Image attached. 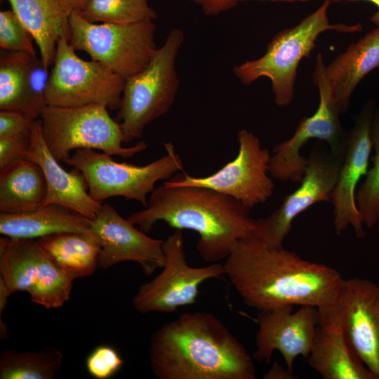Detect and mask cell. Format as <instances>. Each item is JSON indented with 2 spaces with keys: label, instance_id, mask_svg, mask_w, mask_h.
Here are the masks:
<instances>
[{
  "label": "cell",
  "instance_id": "obj_1",
  "mask_svg": "<svg viewBox=\"0 0 379 379\" xmlns=\"http://www.w3.org/2000/svg\"><path fill=\"white\" fill-rule=\"evenodd\" d=\"M223 266L244 304L258 312L286 305L318 308L343 279L334 268L253 237L238 240Z\"/></svg>",
  "mask_w": 379,
  "mask_h": 379
},
{
  "label": "cell",
  "instance_id": "obj_2",
  "mask_svg": "<svg viewBox=\"0 0 379 379\" xmlns=\"http://www.w3.org/2000/svg\"><path fill=\"white\" fill-rule=\"evenodd\" d=\"M152 372L159 379H255L253 359L214 314L183 313L150 338Z\"/></svg>",
  "mask_w": 379,
  "mask_h": 379
},
{
  "label": "cell",
  "instance_id": "obj_3",
  "mask_svg": "<svg viewBox=\"0 0 379 379\" xmlns=\"http://www.w3.org/2000/svg\"><path fill=\"white\" fill-rule=\"evenodd\" d=\"M250 209L213 189L163 184L150 194L145 209L127 219L145 233L159 221L175 230L196 232L198 253L214 263L226 259L238 240L253 236L255 220Z\"/></svg>",
  "mask_w": 379,
  "mask_h": 379
},
{
  "label": "cell",
  "instance_id": "obj_4",
  "mask_svg": "<svg viewBox=\"0 0 379 379\" xmlns=\"http://www.w3.org/2000/svg\"><path fill=\"white\" fill-rule=\"evenodd\" d=\"M331 4V0H324L298 24L279 32L260 58L234 65V76L244 85H250L261 77L268 78L275 104L280 107L288 106L294 98L299 64L314 49L319 35L331 30L355 33L362 29L361 23H331L328 10Z\"/></svg>",
  "mask_w": 379,
  "mask_h": 379
},
{
  "label": "cell",
  "instance_id": "obj_5",
  "mask_svg": "<svg viewBox=\"0 0 379 379\" xmlns=\"http://www.w3.org/2000/svg\"><path fill=\"white\" fill-rule=\"evenodd\" d=\"M184 37L182 29L170 30L147 65L126 79L116 118L124 143L141 138L145 127L173 105L180 86L175 60Z\"/></svg>",
  "mask_w": 379,
  "mask_h": 379
},
{
  "label": "cell",
  "instance_id": "obj_6",
  "mask_svg": "<svg viewBox=\"0 0 379 379\" xmlns=\"http://www.w3.org/2000/svg\"><path fill=\"white\" fill-rule=\"evenodd\" d=\"M44 141L59 161H65L78 149L100 150L110 156L131 158L147 147L145 141L123 146L119 125L101 104L77 107L46 105L39 119Z\"/></svg>",
  "mask_w": 379,
  "mask_h": 379
},
{
  "label": "cell",
  "instance_id": "obj_7",
  "mask_svg": "<svg viewBox=\"0 0 379 379\" xmlns=\"http://www.w3.org/2000/svg\"><path fill=\"white\" fill-rule=\"evenodd\" d=\"M166 154L145 166L119 163L110 155L93 149H78L65 162L79 171L91 197L98 202L122 197L147 206V197L161 180L183 171V163L171 142L163 144Z\"/></svg>",
  "mask_w": 379,
  "mask_h": 379
},
{
  "label": "cell",
  "instance_id": "obj_8",
  "mask_svg": "<svg viewBox=\"0 0 379 379\" xmlns=\"http://www.w3.org/2000/svg\"><path fill=\"white\" fill-rule=\"evenodd\" d=\"M317 310L319 326L340 331L379 379V285L366 279L343 278L331 299Z\"/></svg>",
  "mask_w": 379,
  "mask_h": 379
},
{
  "label": "cell",
  "instance_id": "obj_9",
  "mask_svg": "<svg viewBox=\"0 0 379 379\" xmlns=\"http://www.w3.org/2000/svg\"><path fill=\"white\" fill-rule=\"evenodd\" d=\"M69 27L68 41L75 51H85L91 60L126 79L142 70L157 48L153 20L97 24L74 11L69 16Z\"/></svg>",
  "mask_w": 379,
  "mask_h": 379
},
{
  "label": "cell",
  "instance_id": "obj_10",
  "mask_svg": "<svg viewBox=\"0 0 379 379\" xmlns=\"http://www.w3.org/2000/svg\"><path fill=\"white\" fill-rule=\"evenodd\" d=\"M75 51L67 38L58 41L46 88V105L101 104L118 110L126 79L99 62L81 59Z\"/></svg>",
  "mask_w": 379,
  "mask_h": 379
},
{
  "label": "cell",
  "instance_id": "obj_11",
  "mask_svg": "<svg viewBox=\"0 0 379 379\" xmlns=\"http://www.w3.org/2000/svg\"><path fill=\"white\" fill-rule=\"evenodd\" d=\"M326 67L323 55L319 53L316 57L312 74L319 95L317 109L312 115L304 117L299 121L290 138L274 147V154L270 158L269 173L274 179L297 182L301 181L307 158L300 154V150L312 139L326 142L331 152L338 156H344L348 132L341 124V115L334 101Z\"/></svg>",
  "mask_w": 379,
  "mask_h": 379
},
{
  "label": "cell",
  "instance_id": "obj_12",
  "mask_svg": "<svg viewBox=\"0 0 379 379\" xmlns=\"http://www.w3.org/2000/svg\"><path fill=\"white\" fill-rule=\"evenodd\" d=\"M0 282L11 295L26 291L34 303L53 309L69 300L73 280L36 239L4 236L0 239Z\"/></svg>",
  "mask_w": 379,
  "mask_h": 379
},
{
  "label": "cell",
  "instance_id": "obj_13",
  "mask_svg": "<svg viewBox=\"0 0 379 379\" xmlns=\"http://www.w3.org/2000/svg\"><path fill=\"white\" fill-rule=\"evenodd\" d=\"M239 151L233 160L206 177H192L180 171L165 181L167 187L197 186L228 195L246 207L266 202L274 184L268 176L271 155L262 148L259 138L246 129L237 133Z\"/></svg>",
  "mask_w": 379,
  "mask_h": 379
},
{
  "label": "cell",
  "instance_id": "obj_14",
  "mask_svg": "<svg viewBox=\"0 0 379 379\" xmlns=\"http://www.w3.org/2000/svg\"><path fill=\"white\" fill-rule=\"evenodd\" d=\"M163 250L166 261L161 272L142 284L133 298V307L141 314L171 313L192 305L203 282L225 275L223 265L219 263L201 267L187 264L181 230H175L164 240Z\"/></svg>",
  "mask_w": 379,
  "mask_h": 379
},
{
  "label": "cell",
  "instance_id": "obj_15",
  "mask_svg": "<svg viewBox=\"0 0 379 379\" xmlns=\"http://www.w3.org/2000/svg\"><path fill=\"white\" fill-rule=\"evenodd\" d=\"M343 157L333 153L321 143H315L307 157L300 186L270 215L255 220L252 237L272 246H283L297 216L317 203L331 201Z\"/></svg>",
  "mask_w": 379,
  "mask_h": 379
},
{
  "label": "cell",
  "instance_id": "obj_16",
  "mask_svg": "<svg viewBox=\"0 0 379 379\" xmlns=\"http://www.w3.org/2000/svg\"><path fill=\"white\" fill-rule=\"evenodd\" d=\"M375 101L369 99L355 119L348 132L344 157L331 197L333 205V227L337 235L351 226L357 238L366 233L361 215L356 202V190L359 180L368 171L373 148L371 124L375 112Z\"/></svg>",
  "mask_w": 379,
  "mask_h": 379
},
{
  "label": "cell",
  "instance_id": "obj_17",
  "mask_svg": "<svg viewBox=\"0 0 379 379\" xmlns=\"http://www.w3.org/2000/svg\"><path fill=\"white\" fill-rule=\"evenodd\" d=\"M91 233L100 246L98 267L133 261L149 276L165 265L164 240L146 235L109 204H102L91 220Z\"/></svg>",
  "mask_w": 379,
  "mask_h": 379
},
{
  "label": "cell",
  "instance_id": "obj_18",
  "mask_svg": "<svg viewBox=\"0 0 379 379\" xmlns=\"http://www.w3.org/2000/svg\"><path fill=\"white\" fill-rule=\"evenodd\" d=\"M293 307L286 305L258 312L253 354L254 359L267 364L273 352L277 350L282 354L287 369L292 373L296 357L307 359L319 325L317 307L302 305L293 312Z\"/></svg>",
  "mask_w": 379,
  "mask_h": 379
},
{
  "label": "cell",
  "instance_id": "obj_19",
  "mask_svg": "<svg viewBox=\"0 0 379 379\" xmlns=\"http://www.w3.org/2000/svg\"><path fill=\"white\" fill-rule=\"evenodd\" d=\"M24 159L37 164L42 169L47 185L44 206L56 204L69 208L93 220L102 207L88 192L83 174L73 168L66 171L50 152L44 141L41 122L36 120L31 128L30 145Z\"/></svg>",
  "mask_w": 379,
  "mask_h": 379
},
{
  "label": "cell",
  "instance_id": "obj_20",
  "mask_svg": "<svg viewBox=\"0 0 379 379\" xmlns=\"http://www.w3.org/2000/svg\"><path fill=\"white\" fill-rule=\"evenodd\" d=\"M379 68V25L336 56L326 72L340 115L349 108L351 97L361 81Z\"/></svg>",
  "mask_w": 379,
  "mask_h": 379
},
{
  "label": "cell",
  "instance_id": "obj_21",
  "mask_svg": "<svg viewBox=\"0 0 379 379\" xmlns=\"http://www.w3.org/2000/svg\"><path fill=\"white\" fill-rule=\"evenodd\" d=\"M91 220L65 206L51 204L22 213H0V233L37 239L60 232L91 233Z\"/></svg>",
  "mask_w": 379,
  "mask_h": 379
},
{
  "label": "cell",
  "instance_id": "obj_22",
  "mask_svg": "<svg viewBox=\"0 0 379 379\" xmlns=\"http://www.w3.org/2000/svg\"><path fill=\"white\" fill-rule=\"evenodd\" d=\"M7 1L33 36L44 66L52 67L58 41L69 34V15L61 0Z\"/></svg>",
  "mask_w": 379,
  "mask_h": 379
},
{
  "label": "cell",
  "instance_id": "obj_23",
  "mask_svg": "<svg viewBox=\"0 0 379 379\" xmlns=\"http://www.w3.org/2000/svg\"><path fill=\"white\" fill-rule=\"evenodd\" d=\"M307 361L324 379H376L335 329L318 325Z\"/></svg>",
  "mask_w": 379,
  "mask_h": 379
},
{
  "label": "cell",
  "instance_id": "obj_24",
  "mask_svg": "<svg viewBox=\"0 0 379 379\" xmlns=\"http://www.w3.org/2000/svg\"><path fill=\"white\" fill-rule=\"evenodd\" d=\"M47 185L41 168L21 159L0 170V213H22L44 205Z\"/></svg>",
  "mask_w": 379,
  "mask_h": 379
},
{
  "label": "cell",
  "instance_id": "obj_25",
  "mask_svg": "<svg viewBox=\"0 0 379 379\" xmlns=\"http://www.w3.org/2000/svg\"><path fill=\"white\" fill-rule=\"evenodd\" d=\"M36 240L58 267L73 281L91 276L98 267L100 246L91 234L60 232Z\"/></svg>",
  "mask_w": 379,
  "mask_h": 379
},
{
  "label": "cell",
  "instance_id": "obj_26",
  "mask_svg": "<svg viewBox=\"0 0 379 379\" xmlns=\"http://www.w3.org/2000/svg\"><path fill=\"white\" fill-rule=\"evenodd\" d=\"M62 359V352L53 346L38 352L5 350L0 354V378L53 379Z\"/></svg>",
  "mask_w": 379,
  "mask_h": 379
},
{
  "label": "cell",
  "instance_id": "obj_27",
  "mask_svg": "<svg viewBox=\"0 0 379 379\" xmlns=\"http://www.w3.org/2000/svg\"><path fill=\"white\" fill-rule=\"evenodd\" d=\"M33 56L23 52H1L0 110L22 112L36 119L27 96L28 70Z\"/></svg>",
  "mask_w": 379,
  "mask_h": 379
},
{
  "label": "cell",
  "instance_id": "obj_28",
  "mask_svg": "<svg viewBox=\"0 0 379 379\" xmlns=\"http://www.w3.org/2000/svg\"><path fill=\"white\" fill-rule=\"evenodd\" d=\"M77 12L93 23L131 24L157 18L147 0H88Z\"/></svg>",
  "mask_w": 379,
  "mask_h": 379
},
{
  "label": "cell",
  "instance_id": "obj_29",
  "mask_svg": "<svg viewBox=\"0 0 379 379\" xmlns=\"http://www.w3.org/2000/svg\"><path fill=\"white\" fill-rule=\"evenodd\" d=\"M374 154L370 168L356 192V202L364 225L373 227L379 219V110L375 111L371 124Z\"/></svg>",
  "mask_w": 379,
  "mask_h": 379
},
{
  "label": "cell",
  "instance_id": "obj_30",
  "mask_svg": "<svg viewBox=\"0 0 379 379\" xmlns=\"http://www.w3.org/2000/svg\"><path fill=\"white\" fill-rule=\"evenodd\" d=\"M33 36L13 10L0 12V47L6 51H18L36 56Z\"/></svg>",
  "mask_w": 379,
  "mask_h": 379
},
{
  "label": "cell",
  "instance_id": "obj_31",
  "mask_svg": "<svg viewBox=\"0 0 379 379\" xmlns=\"http://www.w3.org/2000/svg\"><path fill=\"white\" fill-rule=\"evenodd\" d=\"M48 69L41 58H32L27 77V96L31 113L36 119H39L42 109L46 105V93L50 77Z\"/></svg>",
  "mask_w": 379,
  "mask_h": 379
},
{
  "label": "cell",
  "instance_id": "obj_32",
  "mask_svg": "<svg viewBox=\"0 0 379 379\" xmlns=\"http://www.w3.org/2000/svg\"><path fill=\"white\" fill-rule=\"evenodd\" d=\"M124 360L112 347L100 345L88 356L86 366L88 373L96 379H107L122 366Z\"/></svg>",
  "mask_w": 379,
  "mask_h": 379
},
{
  "label": "cell",
  "instance_id": "obj_33",
  "mask_svg": "<svg viewBox=\"0 0 379 379\" xmlns=\"http://www.w3.org/2000/svg\"><path fill=\"white\" fill-rule=\"evenodd\" d=\"M36 120L22 112L0 110V138L30 134Z\"/></svg>",
  "mask_w": 379,
  "mask_h": 379
},
{
  "label": "cell",
  "instance_id": "obj_34",
  "mask_svg": "<svg viewBox=\"0 0 379 379\" xmlns=\"http://www.w3.org/2000/svg\"><path fill=\"white\" fill-rule=\"evenodd\" d=\"M30 134L0 138V170L24 159L30 145Z\"/></svg>",
  "mask_w": 379,
  "mask_h": 379
},
{
  "label": "cell",
  "instance_id": "obj_35",
  "mask_svg": "<svg viewBox=\"0 0 379 379\" xmlns=\"http://www.w3.org/2000/svg\"><path fill=\"white\" fill-rule=\"evenodd\" d=\"M201 6L203 13L207 16H215L234 8L239 2L248 0H188ZM274 2H307L312 0H258Z\"/></svg>",
  "mask_w": 379,
  "mask_h": 379
},
{
  "label": "cell",
  "instance_id": "obj_36",
  "mask_svg": "<svg viewBox=\"0 0 379 379\" xmlns=\"http://www.w3.org/2000/svg\"><path fill=\"white\" fill-rule=\"evenodd\" d=\"M264 379H294L296 378L293 373L290 372L287 368H284L277 362H274L271 368L263 375Z\"/></svg>",
  "mask_w": 379,
  "mask_h": 379
},
{
  "label": "cell",
  "instance_id": "obj_37",
  "mask_svg": "<svg viewBox=\"0 0 379 379\" xmlns=\"http://www.w3.org/2000/svg\"><path fill=\"white\" fill-rule=\"evenodd\" d=\"M88 0H61L63 8L67 15L74 11H79Z\"/></svg>",
  "mask_w": 379,
  "mask_h": 379
},
{
  "label": "cell",
  "instance_id": "obj_38",
  "mask_svg": "<svg viewBox=\"0 0 379 379\" xmlns=\"http://www.w3.org/2000/svg\"><path fill=\"white\" fill-rule=\"evenodd\" d=\"M332 3H340L342 1H366L374 4L378 11L371 16V20L376 25H379V0H331Z\"/></svg>",
  "mask_w": 379,
  "mask_h": 379
},
{
  "label": "cell",
  "instance_id": "obj_39",
  "mask_svg": "<svg viewBox=\"0 0 379 379\" xmlns=\"http://www.w3.org/2000/svg\"><path fill=\"white\" fill-rule=\"evenodd\" d=\"M10 295L5 286L0 282V314L4 310Z\"/></svg>",
  "mask_w": 379,
  "mask_h": 379
}]
</instances>
